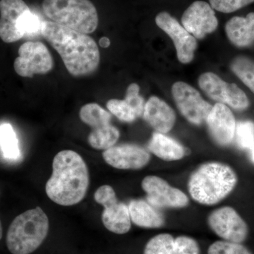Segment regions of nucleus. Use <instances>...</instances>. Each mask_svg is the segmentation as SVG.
I'll use <instances>...</instances> for the list:
<instances>
[{
  "mask_svg": "<svg viewBox=\"0 0 254 254\" xmlns=\"http://www.w3.org/2000/svg\"><path fill=\"white\" fill-rule=\"evenodd\" d=\"M41 35L59 53L70 74L82 77L98 69L99 48L88 34L47 21L42 22Z\"/></svg>",
  "mask_w": 254,
  "mask_h": 254,
  "instance_id": "f257e3e1",
  "label": "nucleus"
},
{
  "mask_svg": "<svg viewBox=\"0 0 254 254\" xmlns=\"http://www.w3.org/2000/svg\"><path fill=\"white\" fill-rule=\"evenodd\" d=\"M89 172L83 158L71 150L55 155L53 173L46 185L48 198L63 206L78 204L86 196L89 187Z\"/></svg>",
  "mask_w": 254,
  "mask_h": 254,
  "instance_id": "f03ea898",
  "label": "nucleus"
},
{
  "mask_svg": "<svg viewBox=\"0 0 254 254\" xmlns=\"http://www.w3.org/2000/svg\"><path fill=\"white\" fill-rule=\"evenodd\" d=\"M238 177L230 165L220 162L200 165L190 175L188 190L190 198L203 205L218 204L233 191Z\"/></svg>",
  "mask_w": 254,
  "mask_h": 254,
  "instance_id": "7ed1b4c3",
  "label": "nucleus"
},
{
  "mask_svg": "<svg viewBox=\"0 0 254 254\" xmlns=\"http://www.w3.org/2000/svg\"><path fill=\"white\" fill-rule=\"evenodd\" d=\"M49 226V219L41 207L20 214L8 230V250L12 254L33 253L46 240Z\"/></svg>",
  "mask_w": 254,
  "mask_h": 254,
  "instance_id": "20e7f679",
  "label": "nucleus"
},
{
  "mask_svg": "<svg viewBox=\"0 0 254 254\" xmlns=\"http://www.w3.org/2000/svg\"><path fill=\"white\" fill-rule=\"evenodd\" d=\"M43 12L53 22L89 34L97 29L98 11L90 0H43Z\"/></svg>",
  "mask_w": 254,
  "mask_h": 254,
  "instance_id": "39448f33",
  "label": "nucleus"
},
{
  "mask_svg": "<svg viewBox=\"0 0 254 254\" xmlns=\"http://www.w3.org/2000/svg\"><path fill=\"white\" fill-rule=\"evenodd\" d=\"M94 200L104 208L102 221L107 230L117 235L129 232L131 220L128 205L118 199L113 187L110 185L100 187L95 192Z\"/></svg>",
  "mask_w": 254,
  "mask_h": 254,
  "instance_id": "423d86ee",
  "label": "nucleus"
},
{
  "mask_svg": "<svg viewBox=\"0 0 254 254\" xmlns=\"http://www.w3.org/2000/svg\"><path fill=\"white\" fill-rule=\"evenodd\" d=\"M198 86L210 99L237 111H244L250 106L248 97L240 87L223 81L213 72L202 73L198 78Z\"/></svg>",
  "mask_w": 254,
  "mask_h": 254,
  "instance_id": "0eeeda50",
  "label": "nucleus"
},
{
  "mask_svg": "<svg viewBox=\"0 0 254 254\" xmlns=\"http://www.w3.org/2000/svg\"><path fill=\"white\" fill-rule=\"evenodd\" d=\"M18 53L14 68L21 77L32 78L35 75L46 74L54 66L49 50L41 42H26L20 46Z\"/></svg>",
  "mask_w": 254,
  "mask_h": 254,
  "instance_id": "6e6552de",
  "label": "nucleus"
},
{
  "mask_svg": "<svg viewBox=\"0 0 254 254\" xmlns=\"http://www.w3.org/2000/svg\"><path fill=\"white\" fill-rule=\"evenodd\" d=\"M31 14L23 0H0V38L2 41L11 43L23 38Z\"/></svg>",
  "mask_w": 254,
  "mask_h": 254,
  "instance_id": "1a4fd4ad",
  "label": "nucleus"
},
{
  "mask_svg": "<svg viewBox=\"0 0 254 254\" xmlns=\"http://www.w3.org/2000/svg\"><path fill=\"white\" fill-rule=\"evenodd\" d=\"M172 95L179 111L189 123L196 126L205 123L213 106L195 88L185 82H176L172 86Z\"/></svg>",
  "mask_w": 254,
  "mask_h": 254,
  "instance_id": "9d476101",
  "label": "nucleus"
},
{
  "mask_svg": "<svg viewBox=\"0 0 254 254\" xmlns=\"http://www.w3.org/2000/svg\"><path fill=\"white\" fill-rule=\"evenodd\" d=\"M146 200L158 209L184 208L190 204V198L185 192L173 187L166 180L155 175H148L141 182Z\"/></svg>",
  "mask_w": 254,
  "mask_h": 254,
  "instance_id": "9b49d317",
  "label": "nucleus"
},
{
  "mask_svg": "<svg viewBox=\"0 0 254 254\" xmlns=\"http://www.w3.org/2000/svg\"><path fill=\"white\" fill-rule=\"evenodd\" d=\"M207 222L210 230L223 240L241 244L248 236L247 222L232 207L215 209L209 214Z\"/></svg>",
  "mask_w": 254,
  "mask_h": 254,
  "instance_id": "f8f14e48",
  "label": "nucleus"
},
{
  "mask_svg": "<svg viewBox=\"0 0 254 254\" xmlns=\"http://www.w3.org/2000/svg\"><path fill=\"white\" fill-rule=\"evenodd\" d=\"M155 23L173 40L179 61L185 64L191 63L197 48L194 37L167 11L159 13L155 17Z\"/></svg>",
  "mask_w": 254,
  "mask_h": 254,
  "instance_id": "ddd939ff",
  "label": "nucleus"
},
{
  "mask_svg": "<svg viewBox=\"0 0 254 254\" xmlns=\"http://www.w3.org/2000/svg\"><path fill=\"white\" fill-rule=\"evenodd\" d=\"M182 23L195 38L203 39L216 31L218 20L210 4L204 1H195L185 10Z\"/></svg>",
  "mask_w": 254,
  "mask_h": 254,
  "instance_id": "4468645a",
  "label": "nucleus"
},
{
  "mask_svg": "<svg viewBox=\"0 0 254 254\" xmlns=\"http://www.w3.org/2000/svg\"><path fill=\"white\" fill-rule=\"evenodd\" d=\"M103 158L105 163L119 170H141L150 160L148 150L133 143L115 145L104 150Z\"/></svg>",
  "mask_w": 254,
  "mask_h": 254,
  "instance_id": "2eb2a0df",
  "label": "nucleus"
},
{
  "mask_svg": "<svg viewBox=\"0 0 254 254\" xmlns=\"http://www.w3.org/2000/svg\"><path fill=\"white\" fill-rule=\"evenodd\" d=\"M205 123L212 139L220 146H227L235 139L236 120L227 105L217 103L210 110Z\"/></svg>",
  "mask_w": 254,
  "mask_h": 254,
  "instance_id": "dca6fc26",
  "label": "nucleus"
},
{
  "mask_svg": "<svg viewBox=\"0 0 254 254\" xmlns=\"http://www.w3.org/2000/svg\"><path fill=\"white\" fill-rule=\"evenodd\" d=\"M196 241L188 236L174 238L168 233L152 237L145 245L143 254H199Z\"/></svg>",
  "mask_w": 254,
  "mask_h": 254,
  "instance_id": "f3484780",
  "label": "nucleus"
},
{
  "mask_svg": "<svg viewBox=\"0 0 254 254\" xmlns=\"http://www.w3.org/2000/svg\"><path fill=\"white\" fill-rule=\"evenodd\" d=\"M143 118L155 131L165 134L173 129L176 123V114L173 108L156 96L147 100Z\"/></svg>",
  "mask_w": 254,
  "mask_h": 254,
  "instance_id": "a211bd4d",
  "label": "nucleus"
},
{
  "mask_svg": "<svg viewBox=\"0 0 254 254\" xmlns=\"http://www.w3.org/2000/svg\"><path fill=\"white\" fill-rule=\"evenodd\" d=\"M229 41L237 48H248L254 43V12L246 17L234 16L225 24Z\"/></svg>",
  "mask_w": 254,
  "mask_h": 254,
  "instance_id": "6ab92c4d",
  "label": "nucleus"
},
{
  "mask_svg": "<svg viewBox=\"0 0 254 254\" xmlns=\"http://www.w3.org/2000/svg\"><path fill=\"white\" fill-rule=\"evenodd\" d=\"M128 208L131 222L136 226L157 229L165 225L163 215L146 200L132 199L128 203Z\"/></svg>",
  "mask_w": 254,
  "mask_h": 254,
  "instance_id": "aec40b11",
  "label": "nucleus"
},
{
  "mask_svg": "<svg viewBox=\"0 0 254 254\" xmlns=\"http://www.w3.org/2000/svg\"><path fill=\"white\" fill-rule=\"evenodd\" d=\"M148 148L150 153L164 161H177L187 155V150L181 143L158 131L153 133Z\"/></svg>",
  "mask_w": 254,
  "mask_h": 254,
  "instance_id": "412c9836",
  "label": "nucleus"
},
{
  "mask_svg": "<svg viewBox=\"0 0 254 254\" xmlns=\"http://www.w3.org/2000/svg\"><path fill=\"white\" fill-rule=\"evenodd\" d=\"M120 133L113 125L92 129L88 135V141L92 148L97 150H107L116 144Z\"/></svg>",
  "mask_w": 254,
  "mask_h": 254,
  "instance_id": "4be33fe9",
  "label": "nucleus"
},
{
  "mask_svg": "<svg viewBox=\"0 0 254 254\" xmlns=\"http://www.w3.org/2000/svg\"><path fill=\"white\" fill-rule=\"evenodd\" d=\"M80 119L92 129L110 125L112 115L109 112L97 103H88L83 105L79 112Z\"/></svg>",
  "mask_w": 254,
  "mask_h": 254,
  "instance_id": "5701e85b",
  "label": "nucleus"
},
{
  "mask_svg": "<svg viewBox=\"0 0 254 254\" xmlns=\"http://www.w3.org/2000/svg\"><path fill=\"white\" fill-rule=\"evenodd\" d=\"M0 147L4 158L8 160H16L21 157L17 136L9 124L0 125Z\"/></svg>",
  "mask_w": 254,
  "mask_h": 254,
  "instance_id": "b1692460",
  "label": "nucleus"
},
{
  "mask_svg": "<svg viewBox=\"0 0 254 254\" xmlns=\"http://www.w3.org/2000/svg\"><path fill=\"white\" fill-rule=\"evenodd\" d=\"M232 72L254 93V60L245 56H237L230 64Z\"/></svg>",
  "mask_w": 254,
  "mask_h": 254,
  "instance_id": "393cba45",
  "label": "nucleus"
},
{
  "mask_svg": "<svg viewBox=\"0 0 254 254\" xmlns=\"http://www.w3.org/2000/svg\"><path fill=\"white\" fill-rule=\"evenodd\" d=\"M107 108L110 113L124 123H133L138 119L136 113L125 100H110L107 103Z\"/></svg>",
  "mask_w": 254,
  "mask_h": 254,
  "instance_id": "a878e982",
  "label": "nucleus"
},
{
  "mask_svg": "<svg viewBox=\"0 0 254 254\" xmlns=\"http://www.w3.org/2000/svg\"><path fill=\"white\" fill-rule=\"evenodd\" d=\"M208 254H253L240 243L220 240L213 242L209 247Z\"/></svg>",
  "mask_w": 254,
  "mask_h": 254,
  "instance_id": "bb28decb",
  "label": "nucleus"
},
{
  "mask_svg": "<svg viewBox=\"0 0 254 254\" xmlns=\"http://www.w3.org/2000/svg\"><path fill=\"white\" fill-rule=\"evenodd\" d=\"M235 138L237 143L243 148L254 146V124L250 121L239 122L237 124Z\"/></svg>",
  "mask_w": 254,
  "mask_h": 254,
  "instance_id": "cd10ccee",
  "label": "nucleus"
},
{
  "mask_svg": "<svg viewBox=\"0 0 254 254\" xmlns=\"http://www.w3.org/2000/svg\"><path fill=\"white\" fill-rule=\"evenodd\" d=\"M139 86L137 83H131L127 88L125 99L138 118L143 117L145 104L144 99L139 95Z\"/></svg>",
  "mask_w": 254,
  "mask_h": 254,
  "instance_id": "c85d7f7f",
  "label": "nucleus"
},
{
  "mask_svg": "<svg viewBox=\"0 0 254 254\" xmlns=\"http://www.w3.org/2000/svg\"><path fill=\"white\" fill-rule=\"evenodd\" d=\"M209 2L213 9L229 14L252 4L254 0H209Z\"/></svg>",
  "mask_w": 254,
  "mask_h": 254,
  "instance_id": "c756f323",
  "label": "nucleus"
},
{
  "mask_svg": "<svg viewBox=\"0 0 254 254\" xmlns=\"http://www.w3.org/2000/svg\"><path fill=\"white\" fill-rule=\"evenodd\" d=\"M99 44L100 47H102L103 48H108L110 46L109 38H106V37H103V38H100Z\"/></svg>",
  "mask_w": 254,
  "mask_h": 254,
  "instance_id": "7c9ffc66",
  "label": "nucleus"
},
{
  "mask_svg": "<svg viewBox=\"0 0 254 254\" xmlns=\"http://www.w3.org/2000/svg\"><path fill=\"white\" fill-rule=\"evenodd\" d=\"M2 226H1V220H0V240H1V237H2Z\"/></svg>",
  "mask_w": 254,
  "mask_h": 254,
  "instance_id": "2f4dec72",
  "label": "nucleus"
},
{
  "mask_svg": "<svg viewBox=\"0 0 254 254\" xmlns=\"http://www.w3.org/2000/svg\"><path fill=\"white\" fill-rule=\"evenodd\" d=\"M252 159H253L254 162V146L252 148Z\"/></svg>",
  "mask_w": 254,
  "mask_h": 254,
  "instance_id": "473e14b6",
  "label": "nucleus"
}]
</instances>
